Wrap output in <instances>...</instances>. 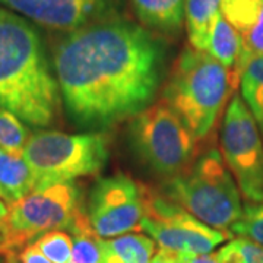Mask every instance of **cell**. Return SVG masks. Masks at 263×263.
I'll return each mask as SVG.
<instances>
[{"instance_id":"cell-1","label":"cell","mask_w":263,"mask_h":263,"mask_svg":"<svg viewBox=\"0 0 263 263\" xmlns=\"http://www.w3.org/2000/svg\"><path fill=\"white\" fill-rule=\"evenodd\" d=\"M164 60L160 38L120 18L67 32L53 48L66 113L76 126L91 132L149 107L160 89Z\"/></svg>"},{"instance_id":"cell-2","label":"cell","mask_w":263,"mask_h":263,"mask_svg":"<svg viewBox=\"0 0 263 263\" xmlns=\"http://www.w3.org/2000/svg\"><path fill=\"white\" fill-rule=\"evenodd\" d=\"M62 95L32 24L0 8V107L34 127L54 124Z\"/></svg>"},{"instance_id":"cell-3","label":"cell","mask_w":263,"mask_h":263,"mask_svg":"<svg viewBox=\"0 0 263 263\" xmlns=\"http://www.w3.org/2000/svg\"><path fill=\"white\" fill-rule=\"evenodd\" d=\"M234 85L230 69L206 51L187 46L174 62L162 95L193 138L200 141L214 130Z\"/></svg>"},{"instance_id":"cell-4","label":"cell","mask_w":263,"mask_h":263,"mask_svg":"<svg viewBox=\"0 0 263 263\" xmlns=\"http://www.w3.org/2000/svg\"><path fill=\"white\" fill-rule=\"evenodd\" d=\"M162 193L203 224L227 234L245 211L240 189L218 149L206 151L171 177Z\"/></svg>"},{"instance_id":"cell-5","label":"cell","mask_w":263,"mask_h":263,"mask_svg":"<svg viewBox=\"0 0 263 263\" xmlns=\"http://www.w3.org/2000/svg\"><path fill=\"white\" fill-rule=\"evenodd\" d=\"M22 157L32 171L34 190L48 187L100 173L110 157L108 138L103 132L37 130L29 135Z\"/></svg>"},{"instance_id":"cell-6","label":"cell","mask_w":263,"mask_h":263,"mask_svg":"<svg viewBox=\"0 0 263 263\" xmlns=\"http://www.w3.org/2000/svg\"><path fill=\"white\" fill-rule=\"evenodd\" d=\"M129 139L133 151L152 171L170 179L190 165L196 141L165 101L132 117Z\"/></svg>"},{"instance_id":"cell-7","label":"cell","mask_w":263,"mask_h":263,"mask_svg":"<svg viewBox=\"0 0 263 263\" xmlns=\"http://www.w3.org/2000/svg\"><path fill=\"white\" fill-rule=\"evenodd\" d=\"M79 209V189L73 181L35 189L9 205L3 235L12 247L28 246L54 230H70Z\"/></svg>"},{"instance_id":"cell-8","label":"cell","mask_w":263,"mask_h":263,"mask_svg":"<svg viewBox=\"0 0 263 263\" xmlns=\"http://www.w3.org/2000/svg\"><path fill=\"white\" fill-rule=\"evenodd\" d=\"M221 154L241 196L249 203L263 202V138L241 95L227 105L221 126Z\"/></svg>"},{"instance_id":"cell-9","label":"cell","mask_w":263,"mask_h":263,"mask_svg":"<svg viewBox=\"0 0 263 263\" xmlns=\"http://www.w3.org/2000/svg\"><path fill=\"white\" fill-rule=\"evenodd\" d=\"M143 202L141 231L161 249L181 254H209L228 238L227 233L203 224L164 193L143 186Z\"/></svg>"},{"instance_id":"cell-10","label":"cell","mask_w":263,"mask_h":263,"mask_svg":"<svg viewBox=\"0 0 263 263\" xmlns=\"http://www.w3.org/2000/svg\"><path fill=\"white\" fill-rule=\"evenodd\" d=\"M143 212V186L119 174L95 183L85 215L100 238H113L139 231Z\"/></svg>"},{"instance_id":"cell-11","label":"cell","mask_w":263,"mask_h":263,"mask_svg":"<svg viewBox=\"0 0 263 263\" xmlns=\"http://www.w3.org/2000/svg\"><path fill=\"white\" fill-rule=\"evenodd\" d=\"M0 5L44 28L63 34L117 18L119 10V0H0Z\"/></svg>"},{"instance_id":"cell-12","label":"cell","mask_w":263,"mask_h":263,"mask_svg":"<svg viewBox=\"0 0 263 263\" xmlns=\"http://www.w3.org/2000/svg\"><path fill=\"white\" fill-rule=\"evenodd\" d=\"M136 18L146 28L177 32L186 18V0H130Z\"/></svg>"},{"instance_id":"cell-13","label":"cell","mask_w":263,"mask_h":263,"mask_svg":"<svg viewBox=\"0 0 263 263\" xmlns=\"http://www.w3.org/2000/svg\"><path fill=\"white\" fill-rule=\"evenodd\" d=\"M155 254V241L141 233L101 238L100 263H151Z\"/></svg>"},{"instance_id":"cell-14","label":"cell","mask_w":263,"mask_h":263,"mask_svg":"<svg viewBox=\"0 0 263 263\" xmlns=\"http://www.w3.org/2000/svg\"><path fill=\"white\" fill-rule=\"evenodd\" d=\"M35 187L32 171L22 155L0 149V193L12 205L25 197Z\"/></svg>"},{"instance_id":"cell-15","label":"cell","mask_w":263,"mask_h":263,"mask_svg":"<svg viewBox=\"0 0 263 263\" xmlns=\"http://www.w3.org/2000/svg\"><path fill=\"white\" fill-rule=\"evenodd\" d=\"M205 51L231 72L234 70L241 51V35L222 16L221 10L216 15L215 22L212 25Z\"/></svg>"},{"instance_id":"cell-16","label":"cell","mask_w":263,"mask_h":263,"mask_svg":"<svg viewBox=\"0 0 263 263\" xmlns=\"http://www.w3.org/2000/svg\"><path fill=\"white\" fill-rule=\"evenodd\" d=\"M221 0H186V28L190 46L205 51Z\"/></svg>"},{"instance_id":"cell-17","label":"cell","mask_w":263,"mask_h":263,"mask_svg":"<svg viewBox=\"0 0 263 263\" xmlns=\"http://www.w3.org/2000/svg\"><path fill=\"white\" fill-rule=\"evenodd\" d=\"M241 98L263 138V54L249 60L240 73Z\"/></svg>"},{"instance_id":"cell-18","label":"cell","mask_w":263,"mask_h":263,"mask_svg":"<svg viewBox=\"0 0 263 263\" xmlns=\"http://www.w3.org/2000/svg\"><path fill=\"white\" fill-rule=\"evenodd\" d=\"M262 6L263 0H221L219 10L243 37L254 25Z\"/></svg>"},{"instance_id":"cell-19","label":"cell","mask_w":263,"mask_h":263,"mask_svg":"<svg viewBox=\"0 0 263 263\" xmlns=\"http://www.w3.org/2000/svg\"><path fill=\"white\" fill-rule=\"evenodd\" d=\"M28 139L29 132L22 120L0 107V149L22 155Z\"/></svg>"},{"instance_id":"cell-20","label":"cell","mask_w":263,"mask_h":263,"mask_svg":"<svg viewBox=\"0 0 263 263\" xmlns=\"http://www.w3.org/2000/svg\"><path fill=\"white\" fill-rule=\"evenodd\" d=\"M34 245L53 263H72L73 238L65 230H54L40 235Z\"/></svg>"},{"instance_id":"cell-21","label":"cell","mask_w":263,"mask_h":263,"mask_svg":"<svg viewBox=\"0 0 263 263\" xmlns=\"http://www.w3.org/2000/svg\"><path fill=\"white\" fill-rule=\"evenodd\" d=\"M263 54V6L260 9V13L256 19L254 25L249 29V32H246L241 37V51L237 60L233 75H234L235 82H238L240 73L243 70V67L249 60H252L253 57L262 56Z\"/></svg>"},{"instance_id":"cell-22","label":"cell","mask_w":263,"mask_h":263,"mask_svg":"<svg viewBox=\"0 0 263 263\" xmlns=\"http://www.w3.org/2000/svg\"><path fill=\"white\" fill-rule=\"evenodd\" d=\"M230 231L263 246V202L247 203L243 216L231 227Z\"/></svg>"},{"instance_id":"cell-23","label":"cell","mask_w":263,"mask_h":263,"mask_svg":"<svg viewBox=\"0 0 263 263\" xmlns=\"http://www.w3.org/2000/svg\"><path fill=\"white\" fill-rule=\"evenodd\" d=\"M238 250L245 263H263V246L254 243L249 238H235L231 241Z\"/></svg>"},{"instance_id":"cell-24","label":"cell","mask_w":263,"mask_h":263,"mask_svg":"<svg viewBox=\"0 0 263 263\" xmlns=\"http://www.w3.org/2000/svg\"><path fill=\"white\" fill-rule=\"evenodd\" d=\"M19 260L21 263H53L40 252V249L34 243L24 247V250L19 254Z\"/></svg>"},{"instance_id":"cell-25","label":"cell","mask_w":263,"mask_h":263,"mask_svg":"<svg viewBox=\"0 0 263 263\" xmlns=\"http://www.w3.org/2000/svg\"><path fill=\"white\" fill-rule=\"evenodd\" d=\"M216 257L219 263H245L233 243H228L224 247H221L216 252Z\"/></svg>"},{"instance_id":"cell-26","label":"cell","mask_w":263,"mask_h":263,"mask_svg":"<svg viewBox=\"0 0 263 263\" xmlns=\"http://www.w3.org/2000/svg\"><path fill=\"white\" fill-rule=\"evenodd\" d=\"M8 214H9V205L0 199V233L3 234V230H5V226H6V218H8Z\"/></svg>"},{"instance_id":"cell-27","label":"cell","mask_w":263,"mask_h":263,"mask_svg":"<svg viewBox=\"0 0 263 263\" xmlns=\"http://www.w3.org/2000/svg\"><path fill=\"white\" fill-rule=\"evenodd\" d=\"M168 254L170 252L167 249H161L160 247V250L154 254L151 263H168Z\"/></svg>"},{"instance_id":"cell-28","label":"cell","mask_w":263,"mask_h":263,"mask_svg":"<svg viewBox=\"0 0 263 263\" xmlns=\"http://www.w3.org/2000/svg\"><path fill=\"white\" fill-rule=\"evenodd\" d=\"M10 247L8 245H0V254H9Z\"/></svg>"},{"instance_id":"cell-29","label":"cell","mask_w":263,"mask_h":263,"mask_svg":"<svg viewBox=\"0 0 263 263\" xmlns=\"http://www.w3.org/2000/svg\"><path fill=\"white\" fill-rule=\"evenodd\" d=\"M6 263H18V262H16V259H15L12 254H8V260H6Z\"/></svg>"},{"instance_id":"cell-30","label":"cell","mask_w":263,"mask_h":263,"mask_svg":"<svg viewBox=\"0 0 263 263\" xmlns=\"http://www.w3.org/2000/svg\"><path fill=\"white\" fill-rule=\"evenodd\" d=\"M0 245H6V240H5V235L0 233Z\"/></svg>"},{"instance_id":"cell-31","label":"cell","mask_w":263,"mask_h":263,"mask_svg":"<svg viewBox=\"0 0 263 263\" xmlns=\"http://www.w3.org/2000/svg\"><path fill=\"white\" fill-rule=\"evenodd\" d=\"M0 199H2V193H0ZM2 200H3V199H2Z\"/></svg>"}]
</instances>
